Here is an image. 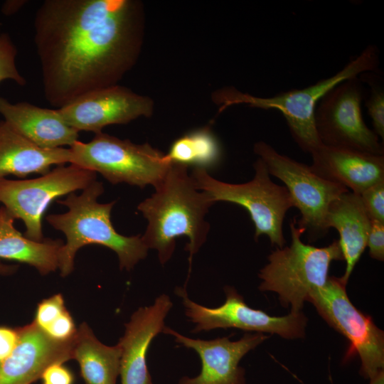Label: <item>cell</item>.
Returning a JSON list of instances; mask_svg holds the SVG:
<instances>
[{
  "label": "cell",
  "mask_w": 384,
  "mask_h": 384,
  "mask_svg": "<svg viewBox=\"0 0 384 384\" xmlns=\"http://www.w3.org/2000/svg\"><path fill=\"white\" fill-rule=\"evenodd\" d=\"M360 196L370 220L384 222V180L368 187Z\"/></svg>",
  "instance_id": "obj_26"
},
{
  "label": "cell",
  "mask_w": 384,
  "mask_h": 384,
  "mask_svg": "<svg viewBox=\"0 0 384 384\" xmlns=\"http://www.w3.org/2000/svg\"><path fill=\"white\" fill-rule=\"evenodd\" d=\"M17 270L16 265H4L0 262V274L7 275L15 272Z\"/></svg>",
  "instance_id": "obj_33"
},
{
  "label": "cell",
  "mask_w": 384,
  "mask_h": 384,
  "mask_svg": "<svg viewBox=\"0 0 384 384\" xmlns=\"http://www.w3.org/2000/svg\"><path fill=\"white\" fill-rule=\"evenodd\" d=\"M134 0H46L34 18L43 92L61 108L117 85L135 64L144 28Z\"/></svg>",
  "instance_id": "obj_1"
},
{
  "label": "cell",
  "mask_w": 384,
  "mask_h": 384,
  "mask_svg": "<svg viewBox=\"0 0 384 384\" xmlns=\"http://www.w3.org/2000/svg\"><path fill=\"white\" fill-rule=\"evenodd\" d=\"M369 384H384V370L380 371L375 377L370 379Z\"/></svg>",
  "instance_id": "obj_34"
},
{
  "label": "cell",
  "mask_w": 384,
  "mask_h": 384,
  "mask_svg": "<svg viewBox=\"0 0 384 384\" xmlns=\"http://www.w3.org/2000/svg\"><path fill=\"white\" fill-rule=\"evenodd\" d=\"M166 155L171 163L208 170L220 162L221 150L211 131L202 128L176 139Z\"/></svg>",
  "instance_id": "obj_23"
},
{
  "label": "cell",
  "mask_w": 384,
  "mask_h": 384,
  "mask_svg": "<svg viewBox=\"0 0 384 384\" xmlns=\"http://www.w3.org/2000/svg\"><path fill=\"white\" fill-rule=\"evenodd\" d=\"M379 64L378 48L368 45L334 75L308 87L267 97L242 92L235 87H226L216 91L213 99L220 105V111L235 105L279 111L286 119L295 143L304 152L311 154L321 145L314 123L315 109L321 98L345 80L367 72H377Z\"/></svg>",
  "instance_id": "obj_4"
},
{
  "label": "cell",
  "mask_w": 384,
  "mask_h": 384,
  "mask_svg": "<svg viewBox=\"0 0 384 384\" xmlns=\"http://www.w3.org/2000/svg\"><path fill=\"white\" fill-rule=\"evenodd\" d=\"M63 363H55L48 366L41 378L43 384H73V375Z\"/></svg>",
  "instance_id": "obj_30"
},
{
  "label": "cell",
  "mask_w": 384,
  "mask_h": 384,
  "mask_svg": "<svg viewBox=\"0 0 384 384\" xmlns=\"http://www.w3.org/2000/svg\"><path fill=\"white\" fill-rule=\"evenodd\" d=\"M289 228L291 244L277 247L268 256V263L259 273L262 279L259 289L277 293L284 307L290 306L291 312L297 313L309 294L325 285L332 262L343 258L338 240L318 247L302 241L304 231L296 225L295 219Z\"/></svg>",
  "instance_id": "obj_5"
},
{
  "label": "cell",
  "mask_w": 384,
  "mask_h": 384,
  "mask_svg": "<svg viewBox=\"0 0 384 384\" xmlns=\"http://www.w3.org/2000/svg\"><path fill=\"white\" fill-rule=\"evenodd\" d=\"M120 358L119 344L106 346L85 323L79 326L73 339L72 358L78 362L85 384H116Z\"/></svg>",
  "instance_id": "obj_22"
},
{
  "label": "cell",
  "mask_w": 384,
  "mask_h": 384,
  "mask_svg": "<svg viewBox=\"0 0 384 384\" xmlns=\"http://www.w3.org/2000/svg\"><path fill=\"white\" fill-rule=\"evenodd\" d=\"M103 192L102 183L96 180L80 194L71 193L66 198L57 201L68 208L66 212L46 217L47 222L66 238L59 252L58 269L62 277L73 272L77 252L87 245L97 244L113 250L120 269L127 271L147 255L149 249L141 235L125 236L114 229L111 211L115 201L98 203L97 198Z\"/></svg>",
  "instance_id": "obj_3"
},
{
  "label": "cell",
  "mask_w": 384,
  "mask_h": 384,
  "mask_svg": "<svg viewBox=\"0 0 384 384\" xmlns=\"http://www.w3.org/2000/svg\"><path fill=\"white\" fill-rule=\"evenodd\" d=\"M367 247L373 259L384 260V222L371 220Z\"/></svg>",
  "instance_id": "obj_29"
},
{
  "label": "cell",
  "mask_w": 384,
  "mask_h": 384,
  "mask_svg": "<svg viewBox=\"0 0 384 384\" xmlns=\"http://www.w3.org/2000/svg\"><path fill=\"white\" fill-rule=\"evenodd\" d=\"M17 49L7 33L0 34V83L11 80L19 85L26 84V79L16 67Z\"/></svg>",
  "instance_id": "obj_25"
},
{
  "label": "cell",
  "mask_w": 384,
  "mask_h": 384,
  "mask_svg": "<svg viewBox=\"0 0 384 384\" xmlns=\"http://www.w3.org/2000/svg\"><path fill=\"white\" fill-rule=\"evenodd\" d=\"M152 100L115 85L90 92L58 110L65 122L78 132L100 133L110 124H122L153 112Z\"/></svg>",
  "instance_id": "obj_13"
},
{
  "label": "cell",
  "mask_w": 384,
  "mask_h": 384,
  "mask_svg": "<svg viewBox=\"0 0 384 384\" xmlns=\"http://www.w3.org/2000/svg\"><path fill=\"white\" fill-rule=\"evenodd\" d=\"M254 152L270 174L284 183L294 207L299 211L296 225L304 230L310 242L324 238L329 230L326 218L330 204L349 190L321 178L310 166L279 153L263 141L255 144Z\"/></svg>",
  "instance_id": "obj_8"
},
{
  "label": "cell",
  "mask_w": 384,
  "mask_h": 384,
  "mask_svg": "<svg viewBox=\"0 0 384 384\" xmlns=\"http://www.w3.org/2000/svg\"><path fill=\"white\" fill-rule=\"evenodd\" d=\"M17 331L14 350L0 362V384H31L41 378L50 365L73 359L74 338L56 341L34 321Z\"/></svg>",
  "instance_id": "obj_15"
},
{
  "label": "cell",
  "mask_w": 384,
  "mask_h": 384,
  "mask_svg": "<svg viewBox=\"0 0 384 384\" xmlns=\"http://www.w3.org/2000/svg\"><path fill=\"white\" fill-rule=\"evenodd\" d=\"M363 82L358 76L342 81L321 98L314 123L322 145L384 156L383 143L363 118Z\"/></svg>",
  "instance_id": "obj_11"
},
{
  "label": "cell",
  "mask_w": 384,
  "mask_h": 384,
  "mask_svg": "<svg viewBox=\"0 0 384 384\" xmlns=\"http://www.w3.org/2000/svg\"><path fill=\"white\" fill-rule=\"evenodd\" d=\"M166 294L154 304L139 308L125 324L121 348L119 375L122 384H153L146 364V355L154 337L162 332L164 320L172 307Z\"/></svg>",
  "instance_id": "obj_16"
},
{
  "label": "cell",
  "mask_w": 384,
  "mask_h": 384,
  "mask_svg": "<svg viewBox=\"0 0 384 384\" xmlns=\"http://www.w3.org/2000/svg\"><path fill=\"white\" fill-rule=\"evenodd\" d=\"M0 114L14 130L43 149L71 146L78 140L79 132L65 122L58 109L27 102L11 103L0 97Z\"/></svg>",
  "instance_id": "obj_18"
},
{
  "label": "cell",
  "mask_w": 384,
  "mask_h": 384,
  "mask_svg": "<svg viewBox=\"0 0 384 384\" xmlns=\"http://www.w3.org/2000/svg\"><path fill=\"white\" fill-rule=\"evenodd\" d=\"M77 330L71 315L66 310L44 331L56 341H67L74 338Z\"/></svg>",
  "instance_id": "obj_28"
},
{
  "label": "cell",
  "mask_w": 384,
  "mask_h": 384,
  "mask_svg": "<svg viewBox=\"0 0 384 384\" xmlns=\"http://www.w3.org/2000/svg\"><path fill=\"white\" fill-rule=\"evenodd\" d=\"M14 221L8 210L4 206L0 207V259L28 264L42 275L58 269L63 240H33L15 228Z\"/></svg>",
  "instance_id": "obj_21"
},
{
  "label": "cell",
  "mask_w": 384,
  "mask_h": 384,
  "mask_svg": "<svg viewBox=\"0 0 384 384\" xmlns=\"http://www.w3.org/2000/svg\"><path fill=\"white\" fill-rule=\"evenodd\" d=\"M155 192L137 206L148 224L142 240L148 249L156 250L164 265L171 257L176 240L188 238L185 250L193 256L205 242L210 225L205 216L214 203L209 196L198 189L188 166L171 163ZM189 269V272H190Z\"/></svg>",
  "instance_id": "obj_2"
},
{
  "label": "cell",
  "mask_w": 384,
  "mask_h": 384,
  "mask_svg": "<svg viewBox=\"0 0 384 384\" xmlns=\"http://www.w3.org/2000/svg\"><path fill=\"white\" fill-rule=\"evenodd\" d=\"M346 284L340 277H329L325 285L312 290L306 301L319 315L350 342L347 357L357 353L361 374L369 380L384 368V334L372 319L357 309L350 301Z\"/></svg>",
  "instance_id": "obj_9"
},
{
  "label": "cell",
  "mask_w": 384,
  "mask_h": 384,
  "mask_svg": "<svg viewBox=\"0 0 384 384\" xmlns=\"http://www.w3.org/2000/svg\"><path fill=\"white\" fill-rule=\"evenodd\" d=\"M370 223L360 194L350 191L343 193L329 207L326 224L339 234L338 241L346 262L344 274L340 278L346 284L367 247Z\"/></svg>",
  "instance_id": "obj_20"
},
{
  "label": "cell",
  "mask_w": 384,
  "mask_h": 384,
  "mask_svg": "<svg viewBox=\"0 0 384 384\" xmlns=\"http://www.w3.org/2000/svg\"><path fill=\"white\" fill-rule=\"evenodd\" d=\"M310 155L314 172L355 193L384 180V156L322 144Z\"/></svg>",
  "instance_id": "obj_17"
},
{
  "label": "cell",
  "mask_w": 384,
  "mask_h": 384,
  "mask_svg": "<svg viewBox=\"0 0 384 384\" xmlns=\"http://www.w3.org/2000/svg\"><path fill=\"white\" fill-rule=\"evenodd\" d=\"M70 150V164L100 173L112 184L155 188L171 164L166 154L147 143L134 144L102 132L88 142L78 140Z\"/></svg>",
  "instance_id": "obj_7"
},
{
  "label": "cell",
  "mask_w": 384,
  "mask_h": 384,
  "mask_svg": "<svg viewBox=\"0 0 384 384\" xmlns=\"http://www.w3.org/2000/svg\"><path fill=\"white\" fill-rule=\"evenodd\" d=\"M96 173L74 164L60 165L40 177L0 180V203L24 223L25 236L42 241V219L48 206L64 195L83 190L95 181Z\"/></svg>",
  "instance_id": "obj_10"
},
{
  "label": "cell",
  "mask_w": 384,
  "mask_h": 384,
  "mask_svg": "<svg viewBox=\"0 0 384 384\" xmlns=\"http://www.w3.org/2000/svg\"><path fill=\"white\" fill-rule=\"evenodd\" d=\"M224 291L226 299L223 304L208 308L191 301L185 288L176 287L175 292L182 298L186 315L196 325L193 333L235 328L256 333L275 334L288 339L304 336L307 319L301 311L272 316L249 306L234 287L226 286Z\"/></svg>",
  "instance_id": "obj_12"
},
{
  "label": "cell",
  "mask_w": 384,
  "mask_h": 384,
  "mask_svg": "<svg viewBox=\"0 0 384 384\" xmlns=\"http://www.w3.org/2000/svg\"><path fill=\"white\" fill-rule=\"evenodd\" d=\"M70 148H41L0 120V180L8 176L44 175L53 165L70 163Z\"/></svg>",
  "instance_id": "obj_19"
},
{
  "label": "cell",
  "mask_w": 384,
  "mask_h": 384,
  "mask_svg": "<svg viewBox=\"0 0 384 384\" xmlns=\"http://www.w3.org/2000/svg\"><path fill=\"white\" fill-rule=\"evenodd\" d=\"M253 178L244 183H229L218 181L208 170L194 168L191 177L198 189L206 192L215 203L225 201L245 208L254 223L255 240L267 235L273 246L284 247L283 222L287 212L294 207L285 186L271 180L264 161L258 158L253 164Z\"/></svg>",
  "instance_id": "obj_6"
},
{
  "label": "cell",
  "mask_w": 384,
  "mask_h": 384,
  "mask_svg": "<svg viewBox=\"0 0 384 384\" xmlns=\"http://www.w3.org/2000/svg\"><path fill=\"white\" fill-rule=\"evenodd\" d=\"M66 310L63 296L53 295L38 304L33 321L44 331Z\"/></svg>",
  "instance_id": "obj_27"
},
{
  "label": "cell",
  "mask_w": 384,
  "mask_h": 384,
  "mask_svg": "<svg viewBox=\"0 0 384 384\" xmlns=\"http://www.w3.org/2000/svg\"><path fill=\"white\" fill-rule=\"evenodd\" d=\"M162 332L174 336L176 342L193 349L201 361L200 374L195 378L183 377L178 384H246L245 370L239 363L245 354L267 338L262 333H255L245 334L235 341L229 337L195 339L166 326Z\"/></svg>",
  "instance_id": "obj_14"
},
{
  "label": "cell",
  "mask_w": 384,
  "mask_h": 384,
  "mask_svg": "<svg viewBox=\"0 0 384 384\" xmlns=\"http://www.w3.org/2000/svg\"><path fill=\"white\" fill-rule=\"evenodd\" d=\"M25 3L26 1H7L2 6V12L5 15L13 14L18 11Z\"/></svg>",
  "instance_id": "obj_32"
},
{
  "label": "cell",
  "mask_w": 384,
  "mask_h": 384,
  "mask_svg": "<svg viewBox=\"0 0 384 384\" xmlns=\"http://www.w3.org/2000/svg\"><path fill=\"white\" fill-rule=\"evenodd\" d=\"M362 82L369 87V95L366 102L368 113L372 119L373 130L384 139V87L383 80L378 72H367L359 75Z\"/></svg>",
  "instance_id": "obj_24"
},
{
  "label": "cell",
  "mask_w": 384,
  "mask_h": 384,
  "mask_svg": "<svg viewBox=\"0 0 384 384\" xmlns=\"http://www.w3.org/2000/svg\"><path fill=\"white\" fill-rule=\"evenodd\" d=\"M17 340V329L0 326V362L12 352Z\"/></svg>",
  "instance_id": "obj_31"
}]
</instances>
